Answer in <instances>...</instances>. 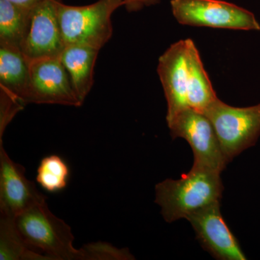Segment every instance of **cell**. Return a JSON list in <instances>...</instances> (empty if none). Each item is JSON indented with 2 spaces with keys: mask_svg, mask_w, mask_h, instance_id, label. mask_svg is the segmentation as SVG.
Instances as JSON below:
<instances>
[{
  "mask_svg": "<svg viewBox=\"0 0 260 260\" xmlns=\"http://www.w3.org/2000/svg\"><path fill=\"white\" fill-rule=\"evenodd\" d=\"M221 173L193 165L179 179H167L155 185V203L167 223L186 219L204 207L220 202L224 189Z\"/></svg>",
  "mask_w": 260,
  "mask_h": 260,
  "instance_id": "cell-1",
  "label": "cell"
},
{
  "mask_svg": "<svg viewBox=\"0 0 260 260\" xmlns=\"http://www.w3.org/2000/svg\"><path fill=\"white\" fill-rule=\"evenodd\" d=\"M25 244L52 260H85L81 248H75L71 228L54 215L47 200L32 205L15 219Z\"/></svg>",
  "mask_w": 260,
  "mask_h": 260,
  "instance_id": "cell-2",
  "label": "cell"
},
{
  "mask_svg": "<svg viewBox=\"0 0 260 260\" xmlns=\"http://www.w3.org/2000/svg\"><path fill=\"white\" fill-rule=\"evenodd\" d=\"M124 6L122 0H99L85 6L57 3V16L65 46L101 50L112 37L113 13Z\"/></svg>",
  "mask_w": 260,
  "mask_h": 260,
  "instance_id": "cell-3",
  "label": "cell"
},
{
  "mask_svg": "<svg viewBox=\"0 0 260 260\" xmlns=\"http://www.w3.org/2000/svg\"><path fill=\"white\" fill-rule=\"evenodd\" d=\"M203 114L211 121L229 162L254 145L260 136V104L234 107L218 98Z\"/></svg>",
  "mask_w": 260,
  "mask_h": 260,
  "instance_id": "cell-4",
  "label": "cell"
},
{
  "mask_svg": "<svg viewBox=\"0 0 260 260\" xmlns=\"http://www.w3.org/2000/svg\"><path fill=\"white\" fill-rule=\"evenodd\" d=\"M173 15L183 25L260 30L254 13L223 0H171Z\"/></svg>",
  "mask_w": 260,
  "mask_h": 260,
  "instance_id": "cell-5",
  "label": "cell"
},
{
  "mask_svg": "<svg viewBox=\"0 0 260 260\" xmlns=\"http://www.w3.org/2000/svg\"><path fill=\"white\" fill-rule=\"evenodd\" d=\"M173 139L182 138L190 145L193 165L222 173L229 164L210 119L203 113L187 108L167 121Z\"/></svg>",
  "mask_w": 260,
  "mask_h": 260,
  "instance_id": "cell-6",
  "label": "cell"
},
{
  "mask_svg": "<svg viewBox=\"0 0 260 260\" xmlns=\"http://www.w3.org/2000/svg\"><path fill=\"white\" fill-rule=\"evenodd\" d=\"M60 0H43L29 10L20 51L29 61L60 57L66 47L57 16Z\"/></svg>",
  "mask_w": 260,
  "mask_h": 260,
  "instance_id": "cell-7",
  "label": "cell"
},
{
  "mask_svg": "<svg viewBox=\"0 0 260 260\" xmlns=\"http://www.w3.org/2000/svg\"><path fill=\"white\" fill-rule=\"evenodd\" d=\"M25 102L75 107L83 105L60 57L30 61V85Z\"/></svg>",
  "mask_w": 260,
  "mask_h": 260,
  "instance_id": "cell-8",
  "label": "cell"
},
{
  "mask_svg": "<svg viewBox=\"0 0 260 260\" xmlns=\"http://www.w3.org/2000/svg\"><path fill=\"white\" fill-rule=\"evenodd\" d=\"M220 203L197 210L186 220L191 223L200 245L215 259H247L237 237L224 220Z\"/></svg>",
  "mask_w": 260,
  "mask_h": 260,
  "instance_id": "cell-9",
  "label": "cell"
},
{
  "mask_svg": "<svg viewBox=\"0 0 260 260\" xmlns=\"http://www.w3.org/2000/svg\"><path fill=\"white\" fill-rule=\"evenodd\" d=\"M45 200L35 183L26 177L25 168L13 161L0 143V216L15 218Z\"/></svg>",
  "mask_w": 260,
  "mask_h": 260,
  "instance_id": "cell-10",
  "label": "cell"
},
{
  "mask_svg": "<svg viewBox=\"0 0 260 260\" xmlns=\"http://www.w3.org/2000/svg\"><path fill=\"white\" fill-rule=\"evenodd\" d=\"M189 39L172 44L158 59L157 72L167 102V121L189 107L187 102Z\"/></svg>",
  "mask_w": 260,
  "mask_h": 260,
  "instance_id": "cell-11",
  "label": "cell"
},
{
  "mask_svg": "<svg viewBox=\"0 0 260 260\" xmlns=\"http://www.w3.org/2000/svg\"><path fill=\"white\" fill-rule=\"evenodd\" d=\"M99 51L85 46H66L60 56L72 85L82 104L93 87L94 67Z\"/></svg>",
  "mask_w": 260,
  "mask_h": 260,
  "instance_id": "cell-12",
  "label": "cell"
},
{
  "mask_svg": "<svg viewBox=\"0 0 260 260\" xmlns=\"http://www.w3.org/2000/svg\"><path fill=\"white\" fill-rule=\"evenodd\" d=\"M30 61L19 49L0 46V88L26 104Z\"/></svg>",
  "mask_w": 260,
  "mask_h": 260,
  "instance_id": "cell-13",
  "label": "cell"
},
{
  "mask_svg": "<svg viewBox=\"0 0 260 260\" xmlns=\"http://www.w3.org/2000/svg\"><path fill=\"white\" fill-rule=\"evenodd\" d=\"M187 102L189 108L204 113L218 96L205 70L199 51L189 39L188 45Z\"/></svg>",
  "mask_w": 260,
  "mask_h": 260,
  "instance_id": "cell-14",
  "label": "cell"
},
{
  "mask_svg": "<svg viewBox=\"0 0 260 260\" xmlns=\"http://www.w3.org/2000/svg\"><path fill=\"white\" fill-rule=\"evenodd\" d=\"M15 219L0 216V259L52 260L25 244L17 229Z\"/></svg>",
  "mask_w": 260,
  "mask_h": 260,
  "instance_id": "cell-15",
  "label": "cell"
},
{
  "mask_svg": "<svg viewBox=\"0 0 260 260\" xmlns=\"http://www.w3.org/2000/svg\"><path fill=\"white\" fill-rule=\"evenodd\" d=\"M29 10L0 0V46L20 50Z\"/></svg>",
  "mask_w": 260,
  "mask_h": 260,
  "instance_id": "cell-16",
  "label": "cell"
},
{
  "mask_svg": "<svg viewBox=\"0 0 260 260\" xmlns=\"http://www.w3.org/2000/svg\"><path fill=\"white\" fill-rule=\"evenodd\" d=\"M70 169L57 155L44 157L37 169V182L49 192H58L68 186Z\"/></svg>",
  "mask_w": 260,
  "mask_h": 260,
  "instance_id": "cell-17",
  "label": "cell"
},
{
  "mask_svg": "<svg viewBox=\"0 0 260 260\" xmlns=\"http://www.w3.org/2000/svg\"><path fill=\"white\" fill-rule=\"evenodd\" d=\"M85 260H131L135 258L129 249H119L106 242L91 243L81 248Z\"/></svg>",
  "mask_w": 260,
  "mask_h": 260,
  "instance_id": "cell-18",
  "label": "cell"
},
{
  "mask_svg": "<svg viewBox=\"0 0 260 260\" xmlns=\"http://www.w3.org/2000/svg\"><path fill=\"white\" fill-rule=\"evenodd\" d=\"M25 105L20 99L0 88V141L7 126Z\"/></svg>",
  "mask_w": 260,
  "mask_h": 260,
  "instance_id": "cell-19",
  "label": "cell"
},
{
  "mask_svg": "<svg viewBox=\"0 0 260 260\" xmlns=\"http://www.w3.org/2000/svg\"><path fill=\"white\" fill-rule=\"evenodd\" d=\"M124 6L129 13H134L143 10L146 7L158 4L160 0H122Z\"/></svg>",
  "mask_w": 260,
  "mask_h": 260,
  "instance_id": "cell-20",
  "label": "cell"
},
{
  "mask_svg": "<svg viewBox=\"0 0 260 260\" xmlns=\"http://www.w3.org/2000/svg\"><path fill=\"white\" fill-rule=\"evenodd\" d=\"M8 1L25 8V9L30 10L42 2L43 0H8Z\"/></svg>",
  "mask_w": 260,
  "mask_h": 260,
  "instance_id": "cell-21",
  "label": "cell"
}]
</instances>
